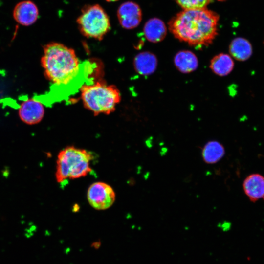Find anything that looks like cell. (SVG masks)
<instances>
[{
    "instance_id": "cell-1",
    "label": "cell",
    "mask_w": 264,
    "mask_h": 264,
    "mask_svg": "<svg viewBox=\"0 0 264 264\" xmlns=\"http://www.w3.org/2000/svg\"><path fill=\"white\" fill-rule=\"evenodd\" d=\"M219 20V15L206 8L185 9L170 21L169 28L177 39L200 48L216 38Z\"/></svg>"
},
{
    "instance_id": "cell-2",
    "label": "cell",
    "mask_w": 264,
    "mask_h": 264,
    "mask_svg": "<svg viewBox=\"0 0 264 264\" xmlns=\"http://www.w3.org/2000/svg\"><path fill=\"white\" fill-rule=\"evenodd\" d=\"M41 64L46 79L56 86H66L78 75L80 62L75 51L59 43L44 46Z\"/></svg>"
},
{
    "instance_id": "cell-3",
    "label": "cell",
    "mask_w": 264,
    "mask_h": 264,
    "mask_svg": "<svg viewBox=\"0 0 264 264\" xmlns=\"http://www.w3.org/2000/svg\"><path fill=\"white\" fill-rule=\"evenodd\" d=\"M80 91L84 107L94 115L110 114L115 110L121 99L116 87L102 81L83 85Z\"/></svg>"
},
{
    "instance_id": "cell-4",
    "label": "cell",
    "mask_w": 264,
    "mask_h": 264,
    "mask_svg": "<svg viewBox=\"0 0 264 264\" xmlns=\"http://www.w3.org/2000/svg\"><path fill=\"white\" fill-rule=\"evenodd\" d=\"M94 156L89 152L74 146L61 150L58 155L56 177L63 182L67 179H76L87 176L92 169L90 161Z\"/></svg>"
},
{
    "instance_id": "cell-5",
    "label": "cell",
    "mask_w": 264,
    "mask_h": 264,
    "mask_svg": "<svg viewBox=\"0 0 264 264\" xmlns=\"http://www.w3.org/2000/svg\"><path fill=\"white\" fill-rule=\"evenodd\" d=\"M77 23L84 36L98 40L103 39L110 29L108 15L99 4L84 7Z\"/></svg>"
},
{
    "instance_id": "cell-6",
    "label": "cell",
    "mask_w": 264,
    "mask_h": 264,
    "mask_svg": "<svg viewBox=\"0 0 264 264\" xmlns=\"http://www.w3.org/2000/svg\"><path fill=\"white\" fill-rule=\"evenodd\" d=\"M87 199L89 204L97 210H105L113 204L115 193L112 188L103 182H96L88 188Z\"/></svg>"
},
{
    "instance_id": "cell-7",
    "label": "cell",
    "mask_w": 264,
    "mask_h": 264,
    "mask_svg": "<svg viewBox=\"0 0 264 264\" xmlns=\"http://www.w3.org/2000/svg\"><path fill=\"white\" fill-rule=\"evenodd\" d=\"M117 18L122 27L127 29H133L138 26L141 21V10L136 3L127 1L119 7Z\"/></svg>"
},
{
    "instance_id": "cell-8",
    "label": "cell",
    "mask_w": 264,
    "mask_h": 264,
    "mask_svg": "<svg viewBox=\"0 0 264 264\" xmlns=\"http://www.w3.org/2000/svg\"><path fill=\"white\" fill-rule=\"evenodd\" d=\"M44 114L43 105L34 99H28L23 101L19 110L21 120L28 125L39 123L43 118Z\"/></svg>"
},
{
    "instance_id": "cell-9",
    "label": "cell",
    "mask_w": 264,
    "mask_h": 264,
    "mask_svg": "<svg viewBox=\"0 0 264 264\" xmlns=\"http://www.w3.org/2000/svg\"><path fill=\"white\" fill-rule=\"evenodd\" d=\"M39 11L36 4L30 0H24L19 2L15 6L13 16L19 24L29 26L37 21Z\"/></svg>"
},
{
    "instance_id": "cell-10",
    "label": "cell",
    "mask_w": 264,
    "mask_h": 264,
    "mask_svg": "<svg viewBox=\"0 0 264 264\" xmlns=\"http://www.w3.org/2000/svg\"><path fill=\"white\" fill-rule=\"evenodd\" d=\"M243 188L245 194L253 202L264 199V177L259 174H252L244 180Z\"/></svg>"
},
{
    "instance_id": "cell-11",
    "label": "cell",
    "mask_w": 264,
    "mask_h": 264,
    "mask_svg": "<svg viewBox=\"0 0 264 264\" xmlns=\"http://www.w3.org/2000/svg\"><path fill=\"white\" fill-rule=\"evenodd\" d=\"M133 65L138 73L142 75H149L155 71L157 59L155 55L151 52H142L135 57Z\"/></svg>"
},
{
    "instance_id": "cell-12",
    "label": "cell",
    "mask_w": 264,
    "mask_h": 264,
    "mask_svg": "<svg viewBox=\"0 0 264 264\" xmlns=\"http://www.w3.org/2000/svg\"><path fill=\"white\" fill-rule=\"evenodd\" d=\"M143 31L146 38L149 42L154 43L162 41L167 34L165 23L157 18L149 20L144 25Z\"/></svg>"
},
{
    "instance_id": "cell-13",
    "label": "cell",
    "mask_w": 264,
    "mask_h": 264,
    "mask_svg": "<svg viewBox=\"0 0 264 264\" xmlns=\"http://www.w3.org/2000/svg\"><path fill=\"white\" fill-rule=\"evenodd\" d=\"M176 68L183 73L192 72L198 67V60L196 55L189 50L177 52L174 59Z\"/></svg>"
},
{
    "instance_id": "cell-14",
    "label": "cell",
    "mask_w": 264,
    "mask_h": 264,
    "mask_svg": "<svg viewBox=\"0 0 264 264\" xmlns=\"http://www.w3.org/2000/svg\"><path fill=\"white\" fill-rule=\"evenodd\" d=\"M229 49L231 55L240 61H244L249 59L253 51L250 43L242 37L233 39L230 44Z\"/></svg>"
},
{
    "instance_id": "cell-15",
    "label": "cell",
    "mask_w": 264,
    "mask_h": 264,
    "mask_svg": "<svg viewBox=\"0 0 264 264\" xmlns=\"http://www.w3.org/2000/svg\"><path fill=\"white\" fill-rule=\"evenodd\" d=\"M209 66L215 74L220 76H224L232 71L234 63L232 58L228 54L220 53L212 59Z\"/></svg>"
},
{
    "instance_id": "cell-16",
    "label": "cell",
    "mask_w": 264,
    "mask_h": 264,
    "mask_svg": "<svg viewBox=\"0 0 264 264\" xmlns=\"http://www.w3.org/2000/svg\"><path fill=\"white\" fill-rule=\"evenodd\" d=\"M223 146L217 141L207 142L202 150L203 160L207 164H214L220 160L224 155Z\"/></svg>"
},
{
    "instance_id": "cell-17",
    "label": "cell",
    "mask_w": 264,
    "mask_h": 264,
    "mask_svg": "<svg viewBox=\"0 0 264 264\" xmlns=\"http://www.w3.org/2000/svg\"><path fill=\"white\" fill-rule=\"evenodd\" d=\"M184 10L206 8L211 0H175Z\"/></svg>"
},
{
    "instance_id": "cell-18",
    "label": "cell",
    "mask_w": 264,
    "mask_h": 264,
    "mask_svg": "<svg viewBox=\"0 0 264 264\" xmlns=\"http://www.w3.org/2000/svg\"><path fill=\"white\" fill-rule=\"evenodd\" d=\"M106 1H108V2H113V1H117L118 0H106Z\"/></svg>"
},
{
    "instance_id": "cell-19",
    "label": "cell",
    "mask_w": 264,
    "mask_h": 264,
    "mask_svg": "<svg viewBox=\"0 0 264 264\" xmlns=\"http://www.w3.org/2000/svg\"><path fill=\"white\" fill-rule=\"evenodd\" d=\"M219 0V1H224V0Z\"/></svg>"
}]
</instances>
